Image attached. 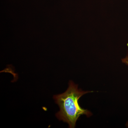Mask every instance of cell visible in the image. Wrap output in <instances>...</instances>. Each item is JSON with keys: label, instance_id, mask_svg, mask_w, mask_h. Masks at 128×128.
Returning a JSON list of instances; mask_svg holds the SVG:
<instances>
[{"label": "cell", "instance_id": "7a4b0ae2", "mask_svg": "<svg viewBox=\"0 0 128 128\" xmlns=\"http://www.w3.org/2000/svg\"><path fill=\"white\" fill-rule=\"evenodd\" d=\"M122 61L124 64H126L128 66V56H127L125 58L122 59Z\"/></svg>", "mask_w": 128, "mask_h": 128}, {"label": "cell", "instance_id": "6da1fadb", "mask_svg": "<svg viewBox=\"0 0 128 128\" xmlns=\"http://www.w3.org/2000/svg\"><path fill=\"white\" fill-rule=\"evenodd\" d=\"M93 91H83L78 89V85L70 81L67 90L62 94L54 96L56 103L59 106L60 110L56 114L57 118L69 124L70 128L75 127L76 123L80 116L85 114L88 117L92 114L88 110L82 108L78 101L84 94Z\"/></svg>", "mask_w": 128, "mask_h": 128}]
</instances>
